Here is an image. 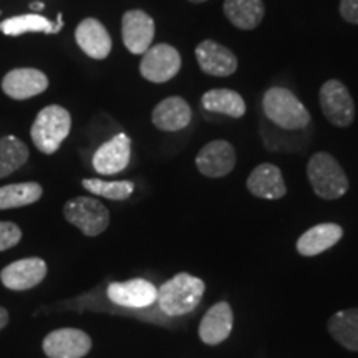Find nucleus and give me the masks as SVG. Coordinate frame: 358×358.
<instances>
[{"label": "nucleus", "mask_w": 358, "mask_h": 358, "mask_svg": "<svg viewBox=\"0 0 358 358\" xmlns=\"http://www.w3.org/2000/svg\"><path fill=\"white\" fill-rule=\"evenodd\" d=\"M206 285L199 277L178 274L158 289V306L168 317H181L194 310L203 301Z\"/></svg>", "instance_id": "1"}, {"label": "nucleus", "mask_w": 358, "mask_h": 358, "mask_svg": "<svg viewBox=\"0 0 358 358\" xmlns=\"http://www.w3.org/2000/svg\"><path fill=\"white\" fill-rule=\"evenodd\" d=\"M71 129L69 110L60 105H48L35 118L30 136L35 148L43 155H53L66 140Z\"/></svg>", "instance_id": "2"}, {"label": "nucleus", "mask_w": 358, "mask_h": 358, "mask_svg": "<svg viewBox=\"0 0 358 358\" xmlns=\"http://www.w3.org/2000/svg\"><path fill=\"white\" fill-rule=\"evenodd\" d=\"M264 113L282 129H302L310 123V115L302 101L287 88H268L262 100Z\"/></svg>", "instance_id": "3"}, {"label": "nucleus", "mask_w": 358, "mask_h": 358, "mask_svg": "<svg viewBox=\"0 0 358 358\" xmlns=\"http://www.w3.org/2000/svg\"><path fill=\"white\" fill-rule=\"evenodd\" d=\"M307 176L315 194L322 199H338L348 191L345 171L329 153H315L308 159Z\"/></svg>", "instance_id": "4"}, {"label": "nucleus", "mask_w": 358, "mask_h": 358, "mask_svg": "<svg viewBox=\"0 0 358 358\" xmlns=\"http://www.w3.org/2000/svg\"><path fill=\"white\" fill-rule=\"evenodd\" d=\"M64 216L70 224L78 227L85 236L95 237L106 231L110 224V211L95 198L78 196L70 199L64 208Z\"/></svg>", "instance_id": "5"}, {"label": "nucleus", "mask_w": 358, "mask_h": 358, "mask_svg": "<svg viewBox=\"0 0 358 358\" xmlns=\"http://www.w3.org/2000/svg\"><path fill=\"white\" fill-rule=\"evenodd\" d=\"M181 69V55L168 43H158L143 53L140 71L151 83H164L174 78Z\"/></svg>", "instance_id": "6"}, {"label": "nucleus", "mask_w": 358, "mask_h": 358, "mask_svg": "<svg viewBox=\"0 0 358 358\" xmlns=\"http://www.w3.org/2000/svg\"><path fill=\"white\" fill-rule=\"evenodd\" d=\"M320 106L325 118L335 127H350L355 118L353 98L345 85L338 80H329L320 88Z\"/></svg>", "instance_id": "7"}, {"label": "nucleus", "mask_w": 358, "mask_h": 358, "mask_svg": "<svg viewBox=\"0 0 358 358\" xmlns=\"http://www.w3.org/2000/svg\"><path fill=\"white\" fill-rule=\"evenodd\" d=\"M92 350V338L78 329L53 330L43 340V352L48 358H83Z\"/></svg>", "instance_id": "8"}, {"label": "nucleus", "mask_w": 358, "mask_h": 358, "mask_svg": "<svg viewBox=\"0 0 358 358\" xmlns=\"http://www.w3.org/2000/svg\"><path fill=\"white\" fill-rule=\"evenodd\" d=\"M129 159H131V140L128 134L118 133L95 151L93 168L105 176H113L127 169Z\"/></svg>", "instance_id": "9"}, {"label": "nucleus", "mask_w": 358, "mask_h": 358, "mask_svg": "<svg viewBox=\"0 0 358 358\" xmlns=\"http://www.w3.org/2000/svg\"><path fill=\"white\" fill-rule=\"evenodd\" d=\"M106 295L116 306L128 308H146L158 299V289L146 279L113 282L106 289Z\"/></svg>", "instance_id": "10"}, {"label": "nucleus", "mask_w": 358, "mask_h": 358, "mask_svg": "<svg viewBox=\"0 0 358 358\" xmlns=\"http://www.w3.org/2000/svg\"><path fill=\"white\" fill-rule=\"evenodd\" d=\"M124 47L133 55H143L155 38V20L143 10H128L122 19Z\"/></svg>", "instance_id": "11"}, {"label": "nucleus", "mask_w": 358, "mask_h": 358, "mask_svg": "<svg viewBox=\"0 0 358 358\" xmlns=\"http://www.w3.org/2000/svg\"><path fill=\"white\" fill-rule=\"evenodd\" d=\"M196 166L208 178L227 176L236 166L234 148L224 140L208 143L196 156Z\"/></svg>", "instance_id": "12"}, {"label": "nucleus", "mask_w": 358, "mask_h": 358, "mask_svg": "<svg viewBox=\"0 0 358 358\" xmlns=\"http://www.w3.org/2000/svg\"><path fill=\"white\" fill-rule=\"evenodd\" d=\"M47 275V264L40 257L20 259L8 264L0 272V280L10 290H29L38 285Z\"/></svg>", "instance_id": "13"}, {"label": "nucleus", "mask_w": 358, "mask_h": 358, "mask_svg": "<svg viewBox=\"0 0 358 358\" xmlns=\"http://www.w3.org/2000/svg\"><path fill=\"white\" fill-rule=\"evenodd\" d=\"M47 88V75L37 69H13L2 80V92L12 100H29Z\"/></svg>", "instance_id": "14"}, {"label": "nucleus", "mask_w": 358, "mask_h": 358, "mask_svg": "<svg viewBox=\"0 0 358 358\" xmlns=\"http://www.w3.org/2000/svg\"><path fill=\"white\" fill-rule=\"evenodd\" d=\"M196 60L199 69L211 77H229L237 70L234 53L214 40H204L196 47Z\"/></svg>", "instance_id": "15"}, {"label": "nucleus", "mask_w": 358, "mask_h": 358, "mask_svg": "<svg viewBox=\"0 0 358 358\" xmlns=\"http://www.w3.org/2000/svg\"><path fill=\"white\" fill-rule=\"evenodd\" d=\"M234 315L227 302H219L206 312L199 324V338L206 345H219L231 335Z\"/></svg>", "instance_id": "16"}, {"label": "nucleus", "mask_w": 358, "mask_h": 358, "mask_svg": "<svg viewBox=\"0 0 358 358\" xmlns=\"http://www.w3.org/2000/svg\"><path fill=\"white\" fill-rule=\"evenodd\" d=\"M75 40L78 47L95 60H103L111 52V37L105 25L96 19H85L75 30Z\"/></svg>", "instance_id": "17"}, {"label": "nucleus", "mask_w": 358, "mask_h": 358, "mask_svg": "<svg viewBox=\"0 0 358 358\" xmlns=\"http://www.w3.org/2000/svg\"><path fill=\"white\" fill-rule=\"evenodd\" d=\"M192 111L181 96H169L159 101L153 110V124L161 131H181L191 123Z\"/></svg>", "instance_id": "18"}, {"label": "nucleus", "mask_w": 358, "mask_h": 358, "mask_svg": "<svg viewBox=\"0 0 358 358\" xmlns=\"http://www.w3.org/2000/svg\"><path fill=\"white\" fill-rule=\"evenodd\" d=\"M248 189L250 191V194L262 199H280L287 192L282 171L271 163L259 164L249 174Z\"/></svg>", "instance_id": "19"}, {"label": "nucleus", "mask_w": 358, "mask_h": 358, "mask_svg": "<svg viewBox=\"0 0 358 358\" xmlns=\"http://www.w3.org/2000/svg\"><path fill=\"white\" fill-rule=\"evenodd\" d=\"M343 229L338 226V224L334 222H324L317 224L303 232L301 239L297 241V250L301 256L312 257L319 256V254L325 252L330 248H334L335 244L342 239Z\"/></svg>", "instance_id": "20"}, {"label": "nucleus", "mask_w": 358, "mask_h": 358, "mask_svg": "<svg viewBox=\"0 0 358 358\" xmlns=\"http://www.w3.org/2000/svg\"><path fill=\"white\" fill-rule=\"evenodd\" d=\"M262 0H224V15L241 30H252L264 19Z\"/></svg>", "instance_id": "21"}, {"label": "nucleus", "mask_w": 358, "mask_h": 358, "mask_svg": "<svg viewBox=\"0 0 358 358\" xmlns=\"http://www.w3.org/2000/svg\"><path fill=\"white\" fill-rule=\"evenodd\" d=\"M201 105L211 113L227 115L231 118H241L245 113V101L239 93L227 88H214L206 92L201 98Z\"/></svg>", "instance_id": "22"}, {"label": "nucleus", "mask_w": 358, "mask_h": 358, "mask_svg": "<svg viewBox=\"0 0 358 358\" xmlns=\"http://www.w3.org/2000/svg\"><path fill=\"white\" fill-rule=\"evenodd\" d=\"M329 332L347 350L358 352V307L334 313L329 320Z\"/></svg>", "instance_id": "23"}, {"label": "nucleus", "mask_w": 358, "mask_h": 358, "mask_svg": "<svg viewBox=\"0 0 358 358\" xmlns=\"http://www.w3.org/2000/svg\"><path fill=\"white\" fill-rule=\"evenodd\" d=\"M0 32L7 37H20V35L32 32L53 35L57 34V30L55 24H52L40 13H25V15L10 17V19L0 22Z\"/></svg>", "instance_id": "24"}, {"label": "nucleus", "mask_w": 358, "mask_h": 358, "mask_svg": "<svg viewBox=\"0 0 358 358\" xmlns=\"http://www.w3.org/2000/svg\"><path fill=\"white\" fill-rule=\"evenodd\" d=\"M43 189L38 182H15L0 187V211L24 208L42 198Z\"/></svg>", "instance_id": "25"}, {"label": "nucleus", "mask_w": 358, "mask_h": 358, "mask_svg": "<svg viewBox=\"0 0 358 358\" xmlns=\"http://www.w3.org/2000/svg\"><path fill=\"white\" fill-rule=\"evenodd\" d=\"M29 159V148L13 134L0 138V179L20 169Z\"/></svg>", "instance_id": "26"}, {"label": "nucleus", "mask_w": 358, "mask_h": 358, "mask_svg": "<svg viewBox=\"0 0 358 358\" xmlns=\"http://www.w3.org/2000/svg\"><path fill=\"white\" fill-rule=\"evenodd\" d=\"M82 186L95 196L111 199L124 201L133 194L134 185L131 181H101V179H83Z\"/></svg>", "instance_id": "27"}, {"label": "nucleus", "mask_w": 358, "mask_h": 358, "mask_svg": "<svg viewBox=\"0 0 358 358\" xmlns=\"http://www.w3.org/2000/svg\"><path fill=\"white\" fill-rule=\"evenodd\" d=\"M22 239V231L17 224L13 222H0V252L12 249Z\"/></svg>", "instance_id": "28"}, {"label": "nucleus", "mask_w": 358, "mask_h": 358, "mask_svg": "<svg viewBox=\"0 0 358 358\" xmlns=\"http://www.w3.org/2000/svg\"><path fill=\"white\" fill-rule=\"evenodd\" d=\"M340 13L348 24L358 25V0H342L340 2Z\"/></svg>", "instance_id": "29"}, {"label": "nucleus", "mask_w": 358, "mask_h": 358, "mask_svg": "<svg viewBox=\"0 0 358 358\" xmlns=\"http://www.w3.org/2000/svg\"><path fill=\"white\" fill-rule=\"evenodd\" d=\"M7 324H8V312L0 306V330H2Z\"/></svg>", "instance_id": "30"}, {"label": "nucleus", "mask_w": 358, "mask_h": 358, "mask_svg": "<svg viewBox=\"0 0 358 358\" xmlns=\"http://www.w3.org/2000/svg\"><path fill=\"white\" fill-rule=\"evenodd\" d=\"M43 8H45L43 2H32V3H30V10H34V12H40V10H43Z\"/></svg>", "instance_id": "31"}, {"label": "nucleus", "mask_w": 358, "mask_h": 358, "mask_svg": "<svg viewBox=\"0 0 358 358\" xmlns=\"http://www.w3.org/2000/svg\"><path fill=\"white\" fill-rule=\"evenodd\" d=\"M192 3H203V2H208V0H189Z\"/></svg>", "instance_id": "32"}, {"label": "nucleus", "mask_w": 358, "mask_h": 358, "mask_svg": "<svg viewBox=\"0 0 358 358\" xmlns=\"http://www.w3.org/2000/svg\"><path fill=\"white\" fill-rule=\"evenodd\" d=\"M0 13H2V10H0Z\"/></svg>", "instance_id": "33"}]
</instances>
